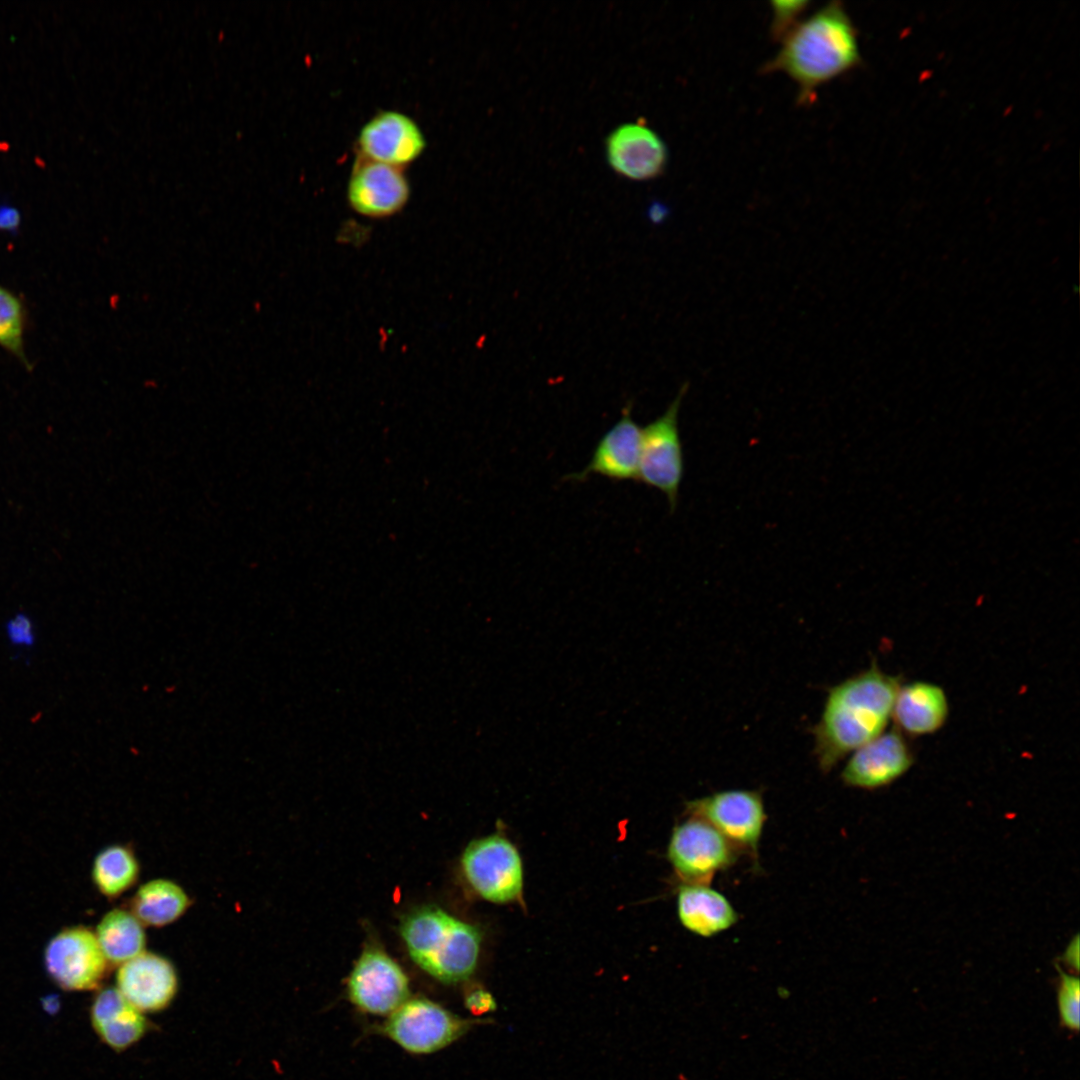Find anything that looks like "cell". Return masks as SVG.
<instances>
[{
	"label": "cell",
	"instance_id": "cell-1",
	"mask_svg": "<svg viewBox=\"0 0 1080 1080\" xmlns=\"http://www.w3.org/2000/svg\"><path fill=\"white\" fill-rule=\"evenodd\" d=\"M901 684L876 663L833 686L813 727L814 755L823 773L883 733Z\"/></svg>",
	"mask_w": 1080,
	"mask_h": 1080
},
{
	"label": "cell",
	"instance_id": "cell-2",
	"mask_svg": "<svg viewBox=\"0 0 1080 1080\" xmlns=\"http://www.w3.org/2000/svg\"><path fill=\"white\" fill-rule=\"evenodd\" d=\"M861 63L856 28L842 3L830 2L798 23L762 72H782L798 87V103L814 102L816 90Z\"/></svg>",
	"mask_w": 1080,
	"mask_h": 1080
},
{
	"label": "cell",
	"instance_id": "cell-3",
	"mask_svg": "<svg viewBox=\"0 0 1080 1080\" xmlns=\"http://www.w3.org/2000/svg\"><path fill=\"white\" fill-rule=\"evenodd\" d=\"M401 934L414 962L444 983H458L474 972L481 936L472 925L436 907L409 914Z\"/></svg>",
	"mask_w": 1080,
	"mask_h": 1080
},
{
	"label": "cell",
	"instance_id": "cell-4",
	"mask_svg": "<svg viewBox=\"0 0 1080 1080\" xmlns=\"http://www.w3.org/2000/svg\"><path fill=\"white\" fill-rule=\"evenodd\" d=\"M685 812L720 832L759 869V845L767 820L762 794L733 789L712 793L685 803Z\"/></svg>",
	"mask_w": 1080,
	"mask_h": 1080
},
{
	"label": "cell",
	"instance_id": "cell-5",
	"mask_svg": "<svg viewBox=\"0 0 1080 1080\" xmlns=\"http://www.w3.org/2000/svg\"><path fill=\"white\" fill-rule=\"evenodd\" d=\"M739 855L713 826L692 816L674 828L667 848V858L683 885H710Z\"/></svg>",
	"mask_w": 1080,
	"mask_h": 1080
},
{
	"label": "cell",
	"instance_id": "cell-6",
	"mask_svg": "<svg viewBox=\"0 0 1080 1080\" xmlns=\"http://www.w3.org/2000/svg\"><path fill=\"white\" fill-rule=\"evenodd\" d=\"M685 384L667 410L642 428L638 481L663 492L674 511L684 473L678 412Z\"/></svg>",
	"mask_w": 1080,
	"mask_h": 1080
},
{
	"label": "cell",
	"instance_id": "cell-7",
	"mask_svg": "<svg viewBox=\"0 0 1080 1080\" xmlns=\"http://www.w3.org/2000/svg\"><path fill=\"white\" fill-rule=\"evenodd\" d=\"M474 1023L424 998L408 999L391 1013L382 1032L408 1052L428 1054L463 1036Z\"/></svg>",
	"mask_w": 1080,
	"mask_h": 1080
},
{
	"label": "cell",
	"instance_id": "cell-8",
	"mask_svg": "<svg viewBox=\"0 0 1080 1080\" xmlns=\"http://www.w3.org/2000/svg\"><path fill=\"white\" fill-rule=\"evenodd\" d=\"M464 875L484 899L507 903L519 898L523 870L515 846L500 835L472 841L462 857Z\"/></svg>",
	"mask_w": 1080,
	"mask_h": 1080
},
{
	"label": "cell",
	"instance_id": "cell-9",
	"mask_svg": "<svg viewBox=\"0 0 1080 1080\" xmlns=\"http://www.w3.org/2000/svg\"><path fill=\"white\" fill-rule=\"evenodd\" d=\"M44 964L49 976L61 988L87 991L98 988L109 962L95 932L76 926L61 930L49 940L44 951Z\"/></svg>",
	"mask_w": 1080,
	"mask_h": 1080
},
{
	"label": "cell",
	"instance_id": "cell-10",
	"mask_svg": "<svg viewBox=\"0 0 1080 1080\" xmlns=\"http://www.w3.org/2000/svg\"><path fill=\"white\" fill-rule=\"evenodd\" d=\"M346 195L356 213L383 219L399 213L407 205L411 186L403 168L357 155Z\"/></svg>",
	"mask_w": 1080,
	"mask_h": 1080
},
{
	"label": "cell",
	"instance_id": "cell-11",
	"mask_svg": "<svg viewBox=\"0 0 1080 1080\" xmlns=\"http://www.w3.org/2000/svg\"><path fill=\"white\" fill-rule=\"evenodd\" d=\"M914 761L907 736L893 727L851 753L841 780L848 787L876 790L901 778Z\"/></svg>",
	"mask_w": 1080,
	"mask_h": 1080
},
{
	"label": "cell",
	"instance_id": "cell-12",
	"mask_svg": "<svg viewBox=\"0 0 1080 1080\" xmlns=\"http://www.w3.org/2000/svg\"><path fill=\"white\" fill-rule=\"evenodd\" d=\"M347 987L349 999L355 1006L376 1015L393 1013L409 997V982L401 967L374 948L362 953Z\"/></svg>",
	"mask_w": 1080,
	"mask_h": 1080
},
{
	"label": "cell",
	"instance_id": "cell-13",
	"mask_svg": "<svg viewBox=\"0 0 1080 1080\" xmlns=\"http://www.w3.org/2000/svg\"><path fill=\"white\" fill-rule=\"evenodd\" d=\"M427 141L417 122L405 113L383 110L360 129L357 155L405 168L425 151Z\"/></svg>",
	"mask_w": 1080,
	"mask_h": 1080
},
{
	"label": "cell",
	"instance_id": "cell-14",
	"mask_svg": "<svg viewBox=\"0 0 1080 1080\" xmlns=\"http://www.w3.org/2000/svg\"><path fill=\"white\" fill-rule=\"evenodd\" d=\"M178 975L162 955L143 951L119 965L116 988L139 1011L156 1013L170 1006L178 992Z\"/></svg>",
	"mask_w": 1080,
	"mask_h": 1080
},
{
	"label": "cell",
	"instance_id": "cell-15",
	"mask_svg": "<svg viewBox=\"0 0 1080 1080\" xmlns=\"http://www.w3.org/2000/svg\"><path fill=\"white\" fill-rule=\"evenodd\" d=\"M610 167L631 180L654 179L664 173L668 152L660 136L644 121L624 123L605 142Z\"/></svg>",
	"mask_w": 1080,
	"mask_h": 1080
},
{
	"label": "cell",
	"instance_id": "cell-16",
	"mask_svg": "<svg viewBox=\"0 0 1080 1080\" xmlns=\"http://www.w3.org/2000/svg\"><path fill=\"white\" fill-rule=\"evenodd\" d=\"M632 403L622 409L620 419L598 441L591 460L568 480L584 481L596 474L613 481H637L641 452L642 428L631 416Z\"/></svg>",
	"mask_w": 1080,
	"mask_h": 1080
},
{
	"label": "cell",
	"instance_id": "cell-17",
	"mask_svg": "<svg viewBox=\"0 0 1080 1080\" xmlns=\"http://www.w3.org/2000/svg\"><path fill=\"white\" fill-rule=\"evenodd\" d=\"M948 716L949 701L941 686L923 680L900 684L891 720L905 736L934 734L945 725Z\"/></svg>",
	"mask_w": 1080,
	"mask_h": 1080
},
{
	"label": "cell",
	"instance_id": "cell-18",
	"mask_svg": "<svg viewBox=\"0 0 1080 1080\" xmlns=\"http://www.w3.org/2000/svg\"><path fill=\"white\" fill-rule=\"evenodd\" d=\"M90 1018L99 1038L117 1052L134 1046L151 1029L145 1014L129 1003L116 987H106L96 994Z\"/></svg>",
	"mask_w": 1080,
	"mask_h": 1080
},
{
	"label": "cell",
	"instance_id": "cell-19",
	"mask_svg": "<svg viewBox=\"0 0 1080 1080\" xmlns=\"http://www.w3.org/2000/svg\"><path fill=\"white\" fill-rule=\"evenodd\" d=\"M677 913L683 927L704 938L730 929L739 920L731 902L710 885H682Z\"/></svg>",
	"mask_w": 1080,
	"mask_h": 1080
},
{
	"label": "cell",
	"instance_id": "cell-20",
	"mask_svg": "<svg viewBox=\"0 0 1080 1080\" xmlns=\"http://www.w3.org/2000/svg\"><path fill=\"white\" fill-rule=\"evenodd\" d=\"M191 905L185 890L169 879L142 884L130 901V911L144 925L163 927L182 917Z\"/></svg>",
	"mask_w": 1080,
	"mask_h": 1080
},
{
	"label": "cell",
	"instance_id": "cell-21",
	"mask_svg": "<svg viewBox=\"0 0 1080 1080\" xmlns=\"http://www.w3.org/2000/svg\"><path fill=\"white\" fill-rule=\"evenodd\" d=\"M95 935L109 964L121 965L145 951L144 925L130 910L115 908L106 913Z\"/></svg>",
	"mask_w": 1080,
	"mask_h": 1080
},
{
	"label": "cell",
	"instance_id": "cell-22",
	"mask_svg": "<svg viewBox=\"0 0 1080 1080\" xmlns=\"http://www.w3.org/2000/svg\"><path fill=\"white\" fill-rule=\"evenodd\" d=\"M140 874V865L132 849L111 845L94 859L92 880L97 890L107 898H117L133 887Z\"/></svg>",
	"mask_w": 1080,
	"mask_h": 1080
},
{
	"label": "cell",
	"instance_id": "cell-23",
	"mask_svg": "<svg viewBox=\"0 0 1080 1080\" xmlns=\"http://www.w3.org/2000/svg\"><path fill=\"white\" fill-rule=\"evenodd\" d=\"M0 345L27 364L23 349V309L20 301L0 287Z\"/></svg>",
	"mask_w": 1080,
	"mask_h": 1080
},
{
	"label": "cell",
	"instance_id": "cell-24",
	"mask_svg": "<svg viewBox=\"0 0 1080 1080\" xmlns=\"http://www.w3.org/2000/svg\"><path fill=\"white\" fill-rule=\"evenodd\" d=\"M1059 971L1058 1008L1062 1024L1073 1031H1078L1080 1024V982L1077 976Z\"/></svg>",
	"mask_w": 1080,
	"mask_h": 1080
},
{
	"label": "cell",
	"instance_id": "cell-25",
	"mask_svg": "<svg viewBox=\"0 0 1080 1080\" xmlns=\"http://www.w3.org/2000/svg\"><path fill=\"white\" fill-rule=\"evenodd\" d=\"M4 634L10 647L17 651L31 650L37 643V632L32 618L19 612L4 624Z\"/></svg>",
	"mask_w": 1080,
	"mask_h": 1080
},
{
	"label": "cell",
	"instance_id": "cell-26",
	"mask_svg": "<svg viewBox=\"0 0 1080 1080\" xmlns=\"http://www.w3.org/2000/svg\"><path fill=\"white\" fill-rule=\"evenodd\" d=\"M771 34L774 39H783L798 23V18L807 9L808 1H773Z\"/></svg>",
	"mask_w": 1080,
	"mask_h": 1080
},
{
	"label": "cell",
	"instance_id": "cell-27",
	"mask_svg": "<svg viewBox=\"0 0 1080 1080\" xmlns=\"http://www.w3.org/2000/svg\"><path fill=\"white\" fill-rule=\"evenodd\" d=\"M465 1006L474 1016L492 1012L496 1009L494 997L486 990L477 988L471 990L465 997Z\"/></svg>",
	"mask_w": 1080,
	"mask_h": 1080
},
{
	"label": "cell",
	"instance_id": "cell-28",
	"mask_svg": "<svg viewBox=\"0 0 1080 1080\" xmlns=\"http://www.w3.org/2000/svg\"><path fill=\"white\" fill-rule=\"evenodd\" d=\"M21 222L19 210L9 204H0V231L15 232Z\"/></svg>",
	"mask_w": 1080,
	"mask_h": 1080
},
{
	"label": "cell",
	"instance_id": "cell-29",
	"mask_svg": "<svg viewBox=\"0 0 1080 1080\" xmlns=\"http://www.w3.org/2000/svg\"><path fill=\"white\" fill-rule=\"evenodd\" d=\"M1063 959L1070 967L1078 970L1079 968V942L1078 936H1076L1069 946L1067 947Z\"/></svg>",
	"mask_w": 1080,
	"mask_h": 1080
}]
</instances>
